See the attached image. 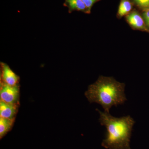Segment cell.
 <instances>
[{
    "label": "cell",
    "instance_id": "obj_1",
    "mask_svg": "<svg viewBox=\"0 0 149 149\" xmlns=\"http://www.w3.org/2000/svg\"><path fill=\"white\" fill-rule=\"evenodd\" d=\"M125 84L112 77L100 76L95 83L89 85L85 95L91 103L101 105L105 112L109 113L113 106L122 104L127 100Z\"/></svg>",
    "mask_w": 149,
    "mask_h": 149
},
{
    "label": "cell",
    "instance_id": "obj_12",
    "mask_svg": "<svg viewBox=\"0 0 149 149\" xmlns=\"http://www.w3.org/2000/svg\"><path fill=\"white\" fill-rule=\"evenodd\" d=\"M142 15L147 27L149 29V8L143 10Z\"/></svg>",
    "mask_w": 149,
    "mask_h": 149
},
{
    "label": "cell",
    "instance_id": "obj_10",
    "mask_svg": "<svg viewBox=\"0 0 149 149\" xmlns=\"http://www.w3.org/2000/svg\"><path fill=\"white\" fill-rule=\"evenodd\" d=\"M138 8L142 10L149 8V0H131Z\"/></svg>",
    "mask_w": 149,
    "mask_h": 149
},
{
    "label": "cell",
    "instance_id": "obj_6",
    "mask_svg": "<svg viewBox=\"0 0 149 149\" xmlns=\"http://www.w3.org/2000/svg\"><path fill=\"white\" fill-rule=\"evenodd\" d=\"M19 104L6 103L0 100V117L12 119L15 118Z\"/></svg>",
    "mask_w": 149,
    "mask_h": 149
},
{
    "label": "cell",
    "instance_id": "obj_7",
    "mask_svg": "<svg viewBox=\"0 0 149 149\" xmlns=\"http://www.w3.org/2000/svg\"><path fill=\"white\" fill-rule=\"evenodd\" d=\"M64 6L68 8L70 13L74 11H78L90 14L82 0H65Z\"/></svg>",
    "mask_w": 149,
    "mask_h": 149
},
{
    "label": "cell",
    "instance_id": "obj_11",
    "mask_svg": "<svg viewBox=\"0 0 149 149\" xmlns=\"http://www.w3.org/2000/svg\"><path fill=\"white\" fill-rule=\"evenodd\" d=\"M82 1L86 6L88 11L90 13H91V9L94 5L97 2L100 1L101 0H82Z\"/></svg>",
    "mask_w": 149,
    "mask_h": 149
},
{
    "label": "cell",
    "instance_id": "obj_5",
    "mask_svg": "<svg viewBox=\"0 0 149 149\" xmlns=\"http://www.w3.org/2000/svg\"><path fill=\"white\" fill-rule=\"evenodd\" d=\"M1 82L10 86L19 85V76L13 72L8 65L1 63Z\"/></svg>",
    "mask_w": 149,
    "mask_h": 149
},
{
    "label": "cell",
    "instance_id": "obj_2",
    "mask_svg": "<svg viewBox=\"0 0 149 149\" xmlns=\"http://www.w3.org/2000/svg\"><path fill=\"white\" fill-rule=\"evenodd\" d=\"M99 113V121L107 129L105 139L102 146L107 149H131L130 140L135 120L130 116L113 117L109 113L97 109Z\"/></svg>",
    "mask_w": 149,
    "mask_h": 149
},
{
    "label": "cell",
    "instance_id": "obj_3",
    "mask_svg": "<svg viewBox=\"0 0 149 149\" xmlns=\"http://www.w3.org/2000/svg\"><path fill=\"white\" fill-rule=\"evenodd\" d=\"M20 86H10L1 82L0 100L6 103L19 104Z\"/></svg>",
    "mask_w": 149,
    "mask_h": 149
},
{
    "label": "cell",
    "instance_id": "obj_9",
    "mask_svg": "<svg viewBox=\"0 0 149 149\" xmlns=\"http://www.w3.org/2000/svg\"><path fill=\"white\" fill-rule=\"evenodd\" d=\"M15 120V118L9 119L0 117V139H2L11 130Z\"/></svg>",
    "mask_w": 149,
    "mask_h": 149
},
{
    "label": "cell",
    "instance_id": "obj_8",
    "mask_svg": "<svg viewBox=\"0 0 149 149\" xmlns=\"http://www.w3.org/2000/svg\"><path fill=\"white\" fill-rule=\"evenodd\" d=\"M133 5L134 4L131 0H120L117 12V17L120 18L128 15L133 10Z\"/></svg>",
    "mask_w": 149,
    "mask_h": 149
},
{
    "label": "cell",
    "instance_id": "obj_4",
    "mask_svg": "<svg viewBox=\"0 0 149 149\" xmlns=\"http://www.w3.org/2000/svg\"><path fill=\"white\" fill-rule=\"evenodd\" d=\"M125 19L133 29L149 33V29L147 27L143 16L136 10H133L126 15Z\"/></svg>",
    "mask_w": 149,
    "mask_h": 149
}]
</instances>
